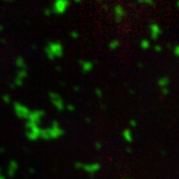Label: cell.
<instances>
[{
    "label": "cell",
    "mask_w": 179,
    "mask_h": 179,
    "mask_svg": "<svg viewBox=\"0 0 179 179\" xmlns=\"http://www.w3.org/2000/svg\"><path fill=\"white\" fill-rule=\"evenodd\" d=\"M48 95H49V98H50V100H51L52 105H54V107H55L57 111H63L65 109V105H65V102H64L63 99H62V97L56 92H50Z\"/></svg>",
    "instance_id": "5"
},
{
    "label": "cell",
    "mask_w": 179,
    "mask_h": 179,
    "mask_svg": "<svg viewBox=\"0 0 179 179\" xmlns=\"http://www.w3.org/2000/svg\"><path fill=\"white\" fill-rule=\"evenodd\" d=\"M126 152H128V153H130V152H131V149H130V148H129V147L126 148Z\"/></svg>",
    "instance_id": "38"
},
{
    "label": "cell",
    "mask_w": 179,
    "mask_h": 179,
    "mask_svg": "<svg viewBox=\"0 0 179 179\" xmlns=\"http://www.w3.org/2000/svg\"><path fill=\"white\" fill-rule=\"evenodd\" d=\"M0 179H6V177H5V176H4V175H2V176H1V178H0Z\"/></svg>",
    "instance_id": "41"
},
{
    "label": "cell",
    "mask_w": 179,
    "mask_h": 179,
    "mask_svg": "<svg viewBox=\"0 0 179 179\" xmlns=\"http://www.w3.org/2000/svg\"><path fill=\"white\" fill-rule=\"evenodd\" d=\"M65 109H66L68 111H71V113L76 111V107H75L73 103H68L67 105H65Z\"/></svg>",
    "instance_id": "21"
},
{
    "label": "cell",
    "mask_w": 179,
    "mask_h": 179,
    "mask_svg": "<svg viewBox=\"0 0 179 179\" xmlns=\"http://www.w3.org/2000/svg\"><path fill=\"white\" fill-rule=\"evenodd\" d=\"M70 37L72 38V39H74V40H76V39H78L80 37V35H79V32H77V31H71L70 32Z\"/></svg>",
    "instance_id": "23"
},
{
    "label": "cell",
    "mask_w": 179,
    "mask_h": 179,
    "mask_svg": "<svg viewBox=\"0 0 179 179\" xmlns=\"http://www.w3.org/2000/svg\"><path fill=\"white\" fill-rule=\"evenodd\" d=\"M18 168H19V164L16 160H14V159L10 160L9 163H8V166H7V175L9 176V177L15 176Z\"/></svg>",
    "instance_id": "12"
},
{
    "label": "cell",
    "mask_w": 179,
    "mask_h": 179,
    "mask_svg": "<svg viewBox=\"0 0 179 179\" xmlns=\"http://www.w3.org/2000/svg\"><path fill=\"white\" fill-rule=\"evenodd\" d=\"M85 122H87V124H91V122H92V120H91L89 116H87V118H85Z\"/></svg>",
    "instance_id": "33"
},
{
    "label": "cell",
    "mask_w": 179,
    "mask_h": 179,
    "mask_svg": "<svg viewBox=\"0 0 179 179\" xmlns=\"http://www.w3.org/2000/svg\"><path fill=\"white\" fill-rule=\"evenodd\" d=\"M95 94H96V96L98 97V98H102L103 97L102 89H100V88H96V90H95Z\"/></svg>",
    "instance_id": "24"
},
{
    "label": "cell",
    "mask_w": 179,
    "mask_h": 179,
    "mask_svg": "<svg viewBox=\"0 0 179 179\" xmlns=\"http://www.w3.org/2000/svg\"><path fill=\"white\" fill-rule=\"evenodd\" d=\"M2 101L4 102V103H11V98H10L9 95H3L2 96Z\"/></svg>",
    "instance_id": "22"
},
{
    "label": "cell",
    "mask_w": 179,
    "mask_h": 179,
    "mask_svg": "<svg viewBox=\"0 0 179 179\" xmlns=\"http://www.w3.org/2000/svg\"><path fill=\"white\" fill-rule=\"evenodd\" d=\"M163 48L161 45H155L154 46V51L156 52V53H160V52H162Z\"/></svg>",
    "instance_id": "27"
},
{
    "label": "cell",
    "mask_w": 179,
    "mask_h": 179,
    "mask_svg": "<svg viewBox=\"0 0 179 179\" xmlns=\"http://www.w3.org/2000/svg\"><path fill=\"white\" fill-rule=\"evenodd\" d=\"M173 54L175 57H178L179 56V46L178 45H175V46L173 47Z\"/></svg>",
    "instance_id": "26"
},
{
    "label": "cell",
    "mask_w": 179,
    "mask_h": 179,
    "mask_svg": "<svg viewBox=\"0 0 179 179\" xmlns=\"http://www.w3.org/2000/svg\"><path fill=\"white\" fill-rule=\"evenodd\" d=\"M129 126H131V128H136V126H137V122L135 120H129Z\"/></svg>",
    "instance_id": "30"
},
{
    "label": "cell",
    "mask_w": 179,
    "mask_h": 179,
    "mask_svg": "<svg viewBox=\"0 0 179 179\" xmlns=\"http://www.w3.org/2000/svg\"><path fill=\"white\" fill-rule=\"evenodd\" d=\"M120 46V41L118 39H113L109 42V50H116Z\"/></svg>",
    "instance_id": "16"
},
{
    "label": "cell",
    "mask_w": 179,
    "mask_h": 179,
    "mask_svg": "<svg viewBox=\"0 0 179 179\" xmlns=\"http://www.w3.org/2000/svg\"><path fill=\"white\" fill-rule=\"evenodd\" d=\"M82 164H83V162H81V161H77L76 163L74 164V166L76 169H81L82 168Z\"/></svg>",
    "instance_id": "31"
},
{
    "label": "cell",
    "mask_w": 179,
    "mask_h": 179,
    "mask_svg": "<svg viewBox=\"0 0 179 179\" xmlns=\"http://www.w3.org/2000/svg\"><path fill=\"white\" fill-rule=\"evenodd\" d=\"M69 5H70V1L69 0H56L52 5V11L55 14L62 15L67 11Z\"/></svg>",
    "instance_id": "6"
},
{
    "label": "cell",
    "mask_w": 179,
    "mask_h": 179,
    "mask_svg": "<svg viewBox=\"0 0 179 179\" xmlns=\"http://www.w3.org/2000/svg\"><path fill=\"white\" fill-rule=\"evenodd\" d=\"M25 126H26V137L29 140L35 141L40 138L41 130H42V128H40V126L27 122Z\"/></svg>",
    "instance_id": "3"
},
{
    "label": "cell",
    "mask_w": 179,
    "mask_h": 179,
    "mask_svg": "<svg viewBox=\"0 0 179 179\" xmlns=\"http://www.w3.org/2000/svg\"><path fill=\"white\" fill-rule=\"evenodd\" d=\"M4 152H5V148L0 147V153H4Z\"/></svg>",
    "instance_id": "36"
},
{
    "label": "cell",
    "mask_w": 179,
    "mask_h": 179,
    "mask_svg": "<svg viewBox=\"0 0 179 179\" xmlns=\"http://www.w3.org/2000/svg\"><path fill=\"white\" fill-rule=\"evenodd\" d=\"M23 84H24V81L18 79V78H15L14 82H13V85H14L15 87H22Z\"/></svg>",
    "instance_id": "20"
},
{
    "label": "cell",
    "mask_w": 179,
    "mask_h": 179,
    "mask_svg": "<svg viewBox=\"0 0 179 179\" xmlns=\"http://www.w3.org/2000/svg\"><path fill=\"white\" fill-rule=\"evenodd\" d=\"M13 109H14V113L17 118H21V120H27L31 113V109L27 105L19 102H15L13 103Z\"/></svg>",
    "instance_id": "4"
},
{
    "label": "cell",
    "mask_w": 179,
    "mask_h": 179,
    "mask_svg": "<svg viewBox=\"0 0 179 179\" xmlns=\"http://www.w3.org/2000/svg\"><path fill=\"white\" fill-rule=\"evenodd\" d=\"M1 176H2V173H1V168H0V178H1Z\"/></svg>",
    "instance_id": "43"
},
{
    "label": "cell",
    "mask_w": 179,
    "mask_h": 179,
    "mask_svg": "<svg viewBox=\"0 0 179 179\" xmlns=\"http://www.w3.org/2000/svg\"><path fill=\"white\" fill-rule=\"evenodd\" d=\"M56 70H57L58 72H60V71L62 70V68H61V67H59V66H57V67H56Z\"/></svg>",
    "instance_id": "37"
},
{
    "label": "cell",
    "mask_w": 179,
    "mask_h": 179,
    "mask_svg": "<svg viewBox=\"0 0 179 179\" xmlns=\"http://www.w3.org/2000/svg\"><path fill=\"white\" fill-rule=\"evenodd\" d=\"M169 83H170V80L168 79L167 77H161V78H159L158 81H157V85H158V87L160 88V89L167 88Z\"/></svg>",
    "instance_id": "15"
},
{
    "label": "cell",
    "mask_w": 179,
    "mask_h": 179,
    "mask_svg": "<svg viewBox=\"0 0 179 179\" xmlns=\"http://www.w3.org/2000/svg\"><path fill=\"white\" fill-rule=\"evenodd\" d=\"M3 30H4V26L2 24H0V33H1V32H3Z\"/></svg>",
    "instance_id": "35"
},
{
    "label": "cell",
    "mask_w": 179,
    "mask_h": 179,
    "mask_svg": "<svg viewBox=\"0 0 179 179\" xmlns=\"http://www.w3.org/2000/svg\"><path fill=\"white\" fill-rule=\"evenodd\" d=\"M113 15H115L116 22H122L126 17V9L124 6L120 5V4L113 6Z\"/></svg>",
    "instance_id": "9"
},
{
    "label": "cell",
    "mask_w": 179,
    "mask_h": 179,
    "mask_svg": "<svg viewBox=\"0 0 179 179\" xmlns=\"http://www.w3.org/2000/svg\"><path fill=\"white\" fill-rule=\"evenodd\" d=\"M80 66H81L82 72L84 74H88V73L92 72V70L94 69V63L92 61H87V60H80L79 61Z\"/></svg>",
    "instance_id": "11"
},
{
    "label": "cell",
    "mask_w": 179,
    "mask_h": 179,
    "mask_svg": "<svg viewBox=\"0 0 179 179\" xmlns=\"http://www.w3.org/2000/svg\"><path fill=\"white\" fill-rule=\"evenodd\" d=\"M28 172L30 173V175H33V174L35 173V169H34L33 167H29V169H28Z\"/></svg>",
    "instance_id": "32"
},
{
    "label": "cell",
    "mask_w": 179,
    "mask_h": 179,
    "mask_svg": "<svg viewBox=\"0 0 179 179\" xmlns=\"http://www.w3.org/2000/svg\"><path fill=\"white\" fill-rule=\"evenodd\" d=\"M15 65H16V67L19 70H21V69H27L26 61L22 56H18V57L16 58V60H15Z\"/></svg>",
    "instance_id": "14"
},
{
    "label": "cell",
    "mask_w": 179,
    "mask_h": 179,
    "mask_svg": "<svg viewBox=\"0 0 179 179\" xmlns=\"http://www.w3.org/2000/svg\"><path fill=\"white\" fill-rule=\"evenodd\" d=\"M138 67H142V63H138Z\"/></svg>",
    "instance_id": "44"
},
{
    "label": "cell",
    "mask_w": 179,
    "mask_h": 179,
    "mask_svg": "<svg viewBox=\"0 0 179 179\" xmlns=\"http://www.w3.org/2000/svg\"><path fill=\"white\" fill-rule=\"evenodd\" d=\"M27 77H28V71H27V69H21V70L17 71V74H16V77H15V78H18V79H20V80H22V81H24V80Z\"/></svg>",
    "instance_id": "17"
},
{
    "label": "cell",
    "mask_w": 179,
    "mask_h": 179,
    "mask_svg": "<svg viewBox=\"0 0 179 179\" xmlns=\"http://www.w3.org/2000/svg\"><path fill=\"white\" fill-rule=\"evenodd\" d=\"M161 95H162V96H168V95H169V89H168V88H163V89H161Z\"/></svg>",
    "instance_id": "28"
},
{
    "label": "cell",
    "mask_w": 179,
    "mask_h": 179,
    "mask_svg": "<svg viewBox=\"0 0 179 179\" xmlns=\"http://www.w3.org/2000/svg\"><path fill=\"white\" fill-rule=\"evenodd\" d=\"M139 47L142 50H147V49L150 48V41L147 40V39H142L139 42Z\"/></svg>",
    "instance_id": "18"
},
{
    "label": "cell",
    "mask_w": 179,
    "mask_h": 179,
    "mask_svg": "<svg viewBox=\"0 0 179 179\" xmlns=\"http://www.w3.org/2000/svg\"><path fill=\"white\" fill-rule=\"evenodd\" d=\"M45 53L49 60H54L56 58H61L64 55V47L62 43L53 41L49 42L45 47Z\"/></svg>",
    "instance_id": "2"
},
{
    "label": "cell",
    "mask_w": 179,
    "mask_h": 179,
    "mask_svg": "<svg viewBox=\"0 0 179 179\" xmlns=\"http://www.w3.org/2000/svg\"><path fill=\"white\" fill-rule=\"evenodd\" d=\"M32 49H36V46H35V45H32Z\"/></svg>",
    "instance_id": "42"
},
{
    "label": "cell",
    "mask_w": 179,
    "mask_h": 179,
    "mask_svg": "<svg viewBox=\"0 0 179 179\" xmlns=\"http://www.w3.org/2000/svg\"><path fill=\"white\" fill-rule=\"evenodd\" d=\"M64 133H65V130L61 128L59 122L54 120L49 128H42L40 138H43V139H45V140H49V139H58L63 136Z\"/></svg>",
    "instance_id": "1"
},
{
    "label": "cell",
    "mask_w": 179,
    "mask_h": 179,
    "mask_svg": "<svg viewBox=\"0 0 179 179\" xmlns=\"http://www.w3.org/2000/svg\"><path fill=\"white\" fill-rule=\"evenodd\" d=\"M74 91H76V92H79V91H80V87H79V86H75V87H74Z\"/></svg>",
    "instance_id": "34"
},
{
    "label": "cell",
    "mask_w": 179,
    "mask_h": 179,
    "mask_svg": "<svg viewBox=\"0 0 179 179\" xmlns=\"http://www.w3.org/2000/svg\"><path fill=\"white\" fill-rule=\"evenodd\" d=\"M84 171H86L87 173H89L91 176H93L95 173L99 171L101 169V164L99 162H92V163H83L82 164V168Z\"/></svg>",
    "instance_id": "8"
},
{
    "label": "cell",
    "mask_w": 179,
    "mask_h": 179,
    "mask_svg": "<svg viewBox=\"0 0 179 179\" xmlns=\"http://www.w3.org/2000/svg\"><path fill=\"white\" fill-rule=\"evenodd\" d=\"M148 28H149V34L152 40H157L159 36L162 34V29L157 23H150Z\"/></svg>",
    "instance_id": "10"
},
{
    "label": "cell",
    "mask_w": 179,
    "mask_h": 179,
    "mask_svg": "<svg viewBox=\"0 0 179 179\" xmlns=\"http://www.w3.org/2000/svg\"><path fill=\"white\" fill-rule=\"evenodd\" d=\"M122 138L124 139V141L128 142V143L132 142V140H133L132 132H131V130L129 128L124 129V130H122Z\"/></svg>",
    "instance_id": "13"
},
{
    "label": "cell",
    "mask_w": 179,
    "mask_h": 179,
    "mask_svg": "<svg viewBox=\"0 0 179 179\" xmlns=\"http://www.w3.org/2000/svg\"><path fill=\"white\" fill-rule=\"evenodd\" d=\"M44 116H45V111H43V109H35V111H31V113H30V115L27 118V122L40 126L41 122H42V118Z\"/></svg>",
    "instance_id": "7"
},
{
    "label": "cell",
    "mask_w": 179,
    "mask_h": 179,
    "mask_svg": "<svg viewBox=\"0 0 179 179\" xmlns=\"http://www.w3.org/2000/svg\"><path fill=\"white\" fill-rule=\"evenodd\" d=\"M138 4H144V5H154L155 2L152 0H138L137 1Z\"/></svg>",
    "instance_id": "19"
},
{
    "label": "cell",
    "mask_w": 179,
    "mask_h": 179,
    "mask_svg": "<svg viewBox=\"0 0 179 179\" xmlns=\"http://www.w3.org/2000/svg\"><path fill=\"white\" fill-rule=\"evenodd\" d=\"M1 43H5V39H1Z\"/></svg>",
    "instance_id": "40"
},
{
    "label": "cell",
    "mask_w": 179,
    "mask_h": 179,
    "mask_svg": "<svg viewBox=\"0 0 179 179\" xmlns=\"http://www.w3.org/2000/svg\"><path fill=\"white\" fill-rule=\"evenodd\" d=\"M102 147H103V144H102V142H100V141H97L96 143H95V148H96L97 150H100V149H102Z\"/></svg>",
    "instance_id": "29"
},
{
    "label": "cell",
    "mask_w": 179,
    "mask_h": 179,
    "mask_svg": "<svg viewBox=\"0 0 179 179\" xmlns=\"http://www.w3.org/2000/svg\"><path fill=\"white\" fill-rule=\"evenodd\" d=\"M75 3H77V4H80V3H81V1H79V0H75Z\"/></svg>",
    "instance_id": "39"
},
{
    "label": "cell",
    "mask_w": 179,
    "mask_h": 179,
    "mask_svg": "<svg viewBox=\"0 0 179 179\" xmlns=\"http://www.w3.org/2000/svg\"><path fill=\"white\" fill-rule=\"evenodd\" d=\"M124 179H130V178H124Z\"/></svg>",
    "instance_id": "45"
},
{
    "label": "cell",
    "mask_w": 179,
    "mask_h": 179,
    "mask_svg": "<svg viewBox=\"0 0 179 179\" xmlns=\"http://www.w3.org/2000/svg\"><path fill=\"white\" fill-rule=\"evenodd\" d=\"M52 14H53V11H52L51 8H45L44 9V15L45 16L49 17V16H51Z\"/></svg>",
    "instance_id": "25"
}]
</instances>
